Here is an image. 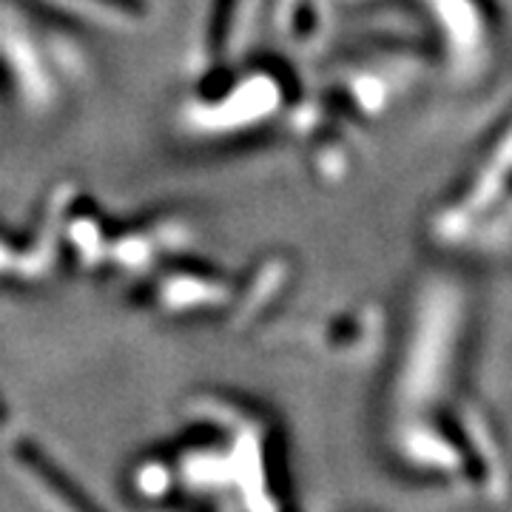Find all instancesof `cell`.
I'll return each instance as SVG.
<instances>
[{"label":"cell","mask_w":512,"mask_h":512,"mask_svg":"<svg viewBox=\"0 0 512 512\" xmlns=\"http://www.w3.org/2000/svg\"><path fill=\"white\" fill-rule=\"evenodd\" d=\"M20 458H26L29 461V467L35 470L37 476H43V478H49L52 484H55V490L57 493H63V495H74V487H72V481H66V478L60 476L57 470H52L55 464L49 461V458H43L40 453H37L35 447L32 444H20ZM77 498V495H74ZM77 504H86L83 498H77Z\"/></svg>","instance_id":"obj_1"},{"label":"cell","mask_w":512,"mask_h":512,"mask_svg":"<svg viewBox=\"0 0 512 512\" xmlns=\"http://www.w3.org/2000/svg\"><path fill=\"white\" fill-rule=\"evenodd\" d=\"M106 3L123 6V9H140V0H106Z\"/></svg>","instance_id":"obj_2"}]
</instances>
